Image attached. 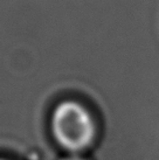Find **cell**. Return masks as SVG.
Segmentation results:
<instances>
[{
    "instance_id": "2",
    "label": "cell",
    "mask_w": 159,
    "mask_h": 160,
    "mask_svg": "<svg viewBox=\"0 0 159 160\" xmlns=\"http://www.w3.org/2000/svg\"><path fill=\"white\" fill-rule=\"evenodd\" d=\"M61 160H87V159L83 158L81 154H68L67 157L62 158Z\"/></svg>"
},
{
    "instance_id": "1",
    "label": "cell",
    "mask_w": 159,
    "mask_h": 160,
    "mask_svg": "<svg viewBox=\"0 0 159 160\" xmlns=\"http://www.w3.org/2000/svg\"><path fill=\"white\" fill-rule=\"evenodd\" d=\"M50 133L69 154H82L96 142L98 125L90 109L75 99L58 103L49 120Z\"/></svg>"
},
{
    "instance_id": "3",
    "label": "cell",
    "mask_w": 159,
    "mask_h": 160,
    "mask_svg": "<svg viewBox=\"0 0 159 160\" xmlns=\"http://www.w3.org/2000/svg\"><path fill=\"white\" fill-rule=\"evenodd\" d=\"M0 160H8V159H6V158H3V157H0Z\"/></svg>"
}]
</instances>
